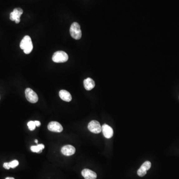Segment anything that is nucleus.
<instances>
[{
    "instance_id": "f257e3e1",
    "label": "nucleus",
    "mask_w": 179,
    "mask_h": 179,
    "mask_svg": "<svg viewBox=\"0 0 179 179\" xmlns=\"http://www.w3.org/2000/svg\"><path fill=\"white\" fill-rule=\"evenodd\" d=\"M20 47L23 50L24 53L28 54L33 49V44L31 37L26 36L23 38L20 43Z\"/></svg>"
},
{
    "instance_id": "f03ea898",
    "label": "nucleus",
    "mask_w": 179,
    "mask_h": 179,
    "mask_svg": "<svg viewBox=\"0 0 179 179\" xmlns=\"http://www.w3.org/2000/svg\"><path fill=\"white\" fill-rule=\"evenodd\" d=\"M70 33L74 39L78 40L82 37V31L80 26L77 22H73L70 28Z\"/></svg>"
},
{
    "instance_id": "7ed1b4c3",
    "label": "nucleus",
    "mask_w": 179,
    "mask_h": 179,
    "mask_svg": "<svg viewBox=\"0 0 179 179\" xmlns=\"http://www.w3.org/2000/svg\"><path fill=\"white\" fill-rule=\"evenodd\" d=\"M68 60V55L65 52L58 51L53 54L52 60L55 63H64Z\"/></svg>"
},
{
    "instance_id": "20e7f679",
    "label": "nucleus",
    "mask_w": 179,
    "mask_h": 179,
    "mask_svg": "<svg viewBox=\"0 0 179 179\" xmlns=\"http://www.w3.org/2000/svg\"><path fill=\"white\" fill-rule=\"evenodd\" d=\"M27 100L32 103H36L38 100L37 95L31 88H27L25 91Z\"/></svg>"
},
{
    "instance_id": "39448f33",
    "label": "nucleus",
    "mask_w": 179,
    "mask_h": 179,
    "mask_svg": "<svg viewBox=\"0 0 179 179\" xmlns=\"http://www.w3.org/2000/svg\"><path fill=\"white\" fill-rule=\"evenodd\" d=\"M23 13V10L20 7H17L13 10V12L10 13V20L15 21L16 23H18L21 21V16Z\"/></svg>"
},
{
    "instance_id": "423d86ee",
    "label": "nucleus",
    "mask_w": 179,
    "mask_h": 179,
    "mask_svg": "<svg viewBox=\"0 0 179 179\" xmlns=\"http://www.w3.org/2000/svg\"><path fill=\"white\" fill-rule=\"evenodd\" d=\"M88 129L94 133H99L102 132V127L99 122L97 121H92L88 124Z\"/></svg>"
},
{
    "instance_id": "0eeeda50",
    "label": "nucleus",
    "mask_w": 179,
    "mask_h": 179,
    "mask_svg": "<svg viewBox=\"0 0 179 179\" xmlns=\"http://www.w3.org/2000/svg\"><path fill=\"white\" fill-rule=\"evenodd\" d=\"M49 131L56 132H61L63 131V127L60 123L57 122H51L48 125Z\"/></svg>"
},
{
    "instance_id": "6e6552de",
    "label": "nucleus",
    "mask_w": 179,
    "mask_h": 179,
    "mask_svg": "<svg viewBox=\"0 0 179 179\" xmlns=\"http://www.w3.org/2000/svg\"><path fill=\"white\" fill-rule=\"evenodd\" d=\"M151 167V163L150 161H147L144 162L139 169L137 171L138 175L140 177H143L147 173V171Z\"/></svg>"
},
{
    "instance_id": "1a4fd4ad",
    "label": "nucleus",
    "mask_w": 179,
    "mask_h": 179,
    "mask_svg": "<svg viewBox=\"0 0 179 179\" xmlns=\"http://www.w3.org/2000/svg\"><path fill=\"white\" fill-rule=\"evenodd\" d=\"M102 132L104 137L107 139H110L113 136V129L107 124H104L102 127Z\"/></svg>"
},
{
    "instance_id": "9d476101",
    "label": "nucleus",
    "mask_w": 179,
    "mask_h": 179,
    "mask_svg": "<svg viewBox=\"0 0 179 179\" xmlns=\"http://www.w3.org/2000/svg\"><path fill=\"white\" fill-rule=\"evenodd\" d=\"M75 152L74 147L71 145H65L61 149V152L65 156H71L73 155Z\"/></svg>"
},
{
    "instance_id": "9b49d317",
    "label": "nucleus",
    "mask_w": 179,
    "mask_h": 179,
    "mask_svg": "<svg viewBox=\"0 0 179 179\" xmlns=\"http://www.w3.org/2000/svg\"><path fill=\"white\" fill-rule=\"evenodd\" d=\"M82 175L85 179H96L97 175L93 171L85 169L82 171Z\"/></svg>"
},
{
    "instance_id": "f8f14e48",
    "label": "nucleus",
    "mask_w": 179,
    "mask_h": 179,
    "mask_svg": "<svg viewBox=\"0 0 179 179\" xmlns=\"http://www.w3.org/2000/svg\"><path fill=\"white\" fill-rule=\"evenodd\" d=\"M59 97L64 101L69 102L72 100V96L70 93L67 91L62 90L59 93Z\"/></svg>"
},
{
    "instance_id": "ddd939ff",
    "label": "nucleus",
    "mask_w": 179,
    "mask_h": 179,
    "mask_svg": "<svg viewBox=\"0 0 179 179\" xmlns=\"http://www.w3.org/2000/svg\"><path fill=\"white\" fill-rule=\"evenodd\" d=\"M84 87L87 91H90L95 86V83L92 79L88 78L84 81Z\"/></svg>"
},
{
    "instance_id": "4468645a",
    "label": "nucleus",
    "mask_w": 179,
    "mask_h": 179,
    "mask_svg": "<svg viewBox=\"0 0 179 179\" xmlns=\"http://www.w3.org/2000/svg\"><path fill=\"white\" fill-rule=\"evenodd\" d=\"M44 148V145L42 144H37L36 146H31V149L33 152L40 153H42V150Z\"/></svg>"
},
{
    "instance_id": "2eb2a0df",
    "label": "nucleus",
    "mask_w": 179,
    "mask_h": 179,
    "mask_svg": "<svg viewBox=\"0 0 179 179\" xmlns=\"http://www.w3.org/2000/svg\"><path fill=\"white\" fill-rule=\"evenodd\" d=\"M27 126L29 130L31 131H34L36 128V123L34 122V121H30L27 123Z\"/></svg>"
},
{
    "instance_id": "dca6fc26",
    "label": "nucleus",
    "mask_w": 179,
    "mask_h": 179,
    "mask_svg": "<svg viewBox=\"0 0 179 179\" xmlns=\"http://www.w3.org/2000/svg\"><path fill=\"white\" fill-rule=\"evenodd\" d=\"M9 163L10 168H15L18 166L19 163H18V161L17 160H13L11 162H9Z\"/></svg>"
},
{
    "instance_id": "f3484780",
    "label": "nucleus",
    "mask_w": 179,
    "mask_h": 179,
    "mask_svg": "<svg viewBox=\"0 0 179 179\" xmlns=\"http://www.w3.org/2000/svg\"><path fill=\"white\" fill-rule=\"evenodd\" d=\"M3 167H4V168H5L6 169H10V167L9 166V163H5L3 165Z\"/></svg>"
},
{
    "instance_id": "a211bd4d",
    "label": "nucleus",
    "mask_w": 179,
    "mask_h": 179,
    "mask_svg": "<svg viewBox=\"0 0 179 179\" xmlns=\"http://www.w3.org/2000/svg\"><path fill=\"white\" fill-rule=\"evenodd\" d=\"M34 122L36 123V127H38L41 125V123H40V122L39 121H34Z\"/></svg>"
},
{
    "instance_id": "6ab92c4d",
    "label": "nucleus",
    "mask_w": 179,
    "mask_h": 179,
    "mask_svg": "<svg viewBox=\"0 0 179 179\" xmlns=\"http://www.w3.org/2000/svg\"><path fill=\"white\" fill-rule=\"evenodd\" d=\"M5 179H15L12 177H7V178H6Z\"/></svg>"
},
{
    "instance_id": "aec40b11",
    "label": "nucleus",
    "mask_w": 179,
    "mask_h": 179,
    "mask_svg": "<svg viewBox=\"0 0 179 179\" xmlns=\"http://www.w3.org/2000/svg\"><path fill=\"white\" fill-rule=\"evenodd\" d=\"M35 142H36L37 143V144L38 140H37V139H36V140H35Z\"/></svg>"
}]
</instances>
